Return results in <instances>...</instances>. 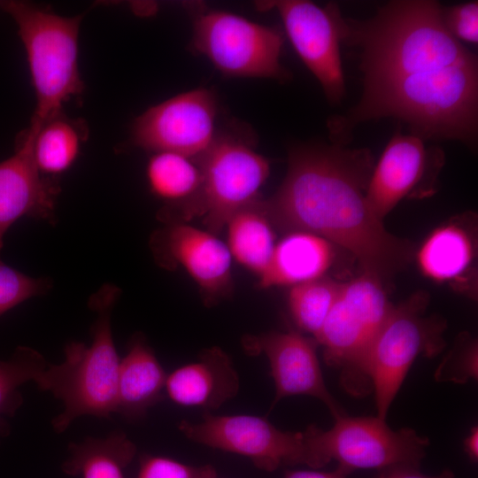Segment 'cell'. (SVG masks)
I'll use <instances>...</instances> for the list:
<instances>
[{"mask_svg":"<svg viewBox=\"0 0 478 478\" xmlns=\"http://www.w3.org/2000/svg\"><path fill=\"white\" fill-rule=\"evenodd\" d=\"M228 250L242 266L259 277L273 254L274 228L259 197L237 210L228 220Z\"/></svg>","mask_w":478,"mask_h":478,"instance_id":"44dd1931","label":"cell"},{"mask_svg":"<svg viewBox=\"0 0 478 478\" xmlns=\"http://www.w3.org/2000/svg\"><path fill=\"white\" fill-rule=\"evenodd\" d=\"M464 450L472 461L478 459V428L473 427L469 435L464 440Z\"/></svg>","mask_w":478,"mask_h":478,"instance_id":"d6a6232c","label":"cell"},{"mask_svg":"<svg viewBox=\"0 0 478 478\" xmlns=\"http://www.w3.org/2000/svg\"><path fill=\"white\" fill-rule=\"evenodd\" d=\"M69 456L62 471L82 478H125V469L136 454L135 444L121 431L104 437L89 436L79 443H70Z\"/></svg>","mask_w":478,"mask_h":478,"instance_id":"7402d4cb","label":"cell"},{"mask_svg":"<svg viewBox=\"0 0 478 478\" xmlns=\"http://www.w3.org/2000/svg\"><path fill=\"white\" fill-rule=\"evenodd\" d=\"M152 249L164 265L182 266L210 302L231 293V254L227 245L207 230L173 223L152 239Z\"/></svg>","mask_w":478,"mask_h":478,"instance_id":"2e32d148","label":"cell"},{"mask_svg":"<svg viewBox=\"0 0 478 478\" xmlns=\"http://www.w3.org/2000/svg\"><path fill=\"white\" fill-rule=\"evenodd\" d=\"M178 428L193 442L244 456L265 471L299 464L320 467L316 451L319 427L314 424L304 431H284L260 416L205 412L202 420H181Z\"/></svg>","mask_w":478,"mask_h":478,"instance_id":"ba28073f","label":"cell"},{"mask_svg":"<svg viewBox=\"0 0 478 478\" xmlns=\"http://www.w3.org/2000/svg\"><path fill=\"white\" fill-rule=\"evenodd\" d=\"M466 217L453 219L434 229L416 251L420 271L437 282L466 290L474 281L476 260L474 227Z\"/></svg>","mask_w":478,"mask_h":478,"instance_id":"ac0fdd59","label":"cell"},{"mask_svg":"<svg viewBox=\"0 0 478 478\" xmlns=\"http://www.w3.org/2000/svg\"><path fill=\"white\" fill-rule=\"evenodd\" d=\"M394 305L382 280L362 272L341 282L335 300L315 336L325 363L340 373V384L351 396L373 393L368 370L371 346Z\"/></svg>","mask_w":478,"mask_h":478,"instance_id":"5b68a950","label":"cell"},{"mask_svg":"<svg viewBox=\"0 0 478 478\" xmlns=\"http://www.w3.org/2000/svg\"><path fill=\"white\" fill-rule=\"evenodd\" d=\"M34 134L18 138L15 151L0 162V253L9 227L22 217L55 224L60 193L58 177L42 174L33 156Z\"/></svg>","mask_w":478,"mask_h":478,"instance_id":"9a60e30c","label":"cell"},{"mask_svg":"<svg viewBox=\"0 0 478 478\" xmlns=\"http://www.w3.org/2000/svg\"><path fill=\"white\" fill-rule=\"evenodd\" d=\"M319 343L301 332H269L247 339L246 349L263 353L268 359L274 383L271 410L281 399L305 395L321 401L334 419L346 415L329 392L317 357Z\"/></svg>","mask_w":478,"mask_h":478,"instance_id":"5bb4252c","label":"cell"},{"mask_svg":"<svg viewBox=\"0 0 478 478\" xmlns=\"http://www.w3.org/2000/svg\"><path fill=\"white\" fill-rule=\"evenodd\" d=\"M238 374L228 356L219 348L204 351L197 361L167 374L165 393L181 406L215 410L236 396Z\"/></svg>","mask_w":478,"mask_h":478,"instance_id":"e0dca14e","label":"cell"},{"mask_svg":"<svg viewBox=\"0 0 478 478\" xmlns=\"http://www.w3.org/2000/svg\"><path fill=\"white\" fill-rule=\"evenodd\" d=\"M262 8H275L297 55L316 77L332 104L345 95L341 43V12L335 3L320 7L306 0L263 2Z\"/></svg>","mask_w":478,"mask_h":478,"instance_id":"7c38bea8","label":"cell"},{"mask_svg":"<svg viewBox=\"0 0 478 478\" xmlns=\"http://www.w3.org/2000/svg\"><path fill=\"white\" fill-rule=\"evenodd\" d=\"M429 296L418 291L393 306L368 355L377 415L385 420L414 360L434 358L445 347L446 320L427 315Z\"/></svg>","mask_w":478,"mask_h":478,"instance_id":"8992f818","label":"cell"},{"mask_svg":"<svg viewBox=\"0 0 478 478\" xmlns=\"http://www.w3.org/2000/svg\"><path fill=\"white\" fill-rule=\"evenodd\" d=\"M434 379L438 382L466 383L478 379V343L467 332L460 333L452 348L437 366Z\"/></svg>","mask_w":478,"mask_h":478,"instance_id":"4316f807","label":"cell"},{"mask_svg":"<svg viewBox=\"0 0 478 478\" xmlns=\"http://www.w3.org/2000/svg\"><path fill=\"white\" fill-rule=\"evenodd\" d=\"M0 8L15 21L24 45L36 106L30 127L39 130L61 114L63 105L83 91L78 68L81 16L63 17L22 1H3Z\"/></svg>","mask_w":478,"mask_h":478,"instance_id":"277c9868","label":"cell"},{"mask_svg":"<svg viewBox=\"0 0 478 478\" xmlns=\"http://www.w3.org/2000/svg\"><path fill=\"white\" fill-rule=\"evenodd\" d=\"M167 374L145 339L135 335L120 359L116 413L128 420L145 416L164 397Z\"/></svg>","mask_w":478,"mask_h":478,"instance_id":"ffe728a7","label":"cell"},{"mask_svg":"<svg viewBox=\"0 0 478 478\" xmlns=\"http://www.w3.org/2000/svg\"><path fill=\"white\" fill-rule=\"evenodd\" d=\"M348 474L336 467L333 472H318L311 470L287 471L284 478H346Z\"/></svg>","mask_w":478,"mask_h":478,"instance_id":"1f68e13d","label":"cell"},{"mask_svg":"<svg viewBox=\"0 0 478 478\" xmlns=\"http://www.w3.org/2000/svg\"><path fill=\"white\" fill-rule=\"evenodd\" d=\"M441 8L397 0L366 20L342 16L341 42L359 51L363 92L346 114L328 120L332 143L345 146L358 124L389 117L423 141L476 144L477 57L446 30Z\"/></svg>","mask_w":478,"mask_h":478,"instance_id":"6da1fadb","label":"cell"},{"mask_svg":"<svg viewBox=\"0 0 478 478\" xmlns=\"http://www.w3.org/2000/svg\"><path fill=\"white\" fill-rule=\"evenodd\" d=\"M441 17L444 27L455 39L472 44L477 43V1L442 7Z\"/></svg>","mask_w":478,"mask_h":478,"instance_id":"f546056e","label":"cell"},{"mask_svg":"<svg viewBox=\"0 0 478 478\" xmlns=\"http://www.w3.org/2000/svg\"><path fill=\"white\" fill-rule=\"evenodd\" d=\"M283 36L275 28L220 10L194 12L192 47L232 77L289 78L280 57Z\"/></svg>","mask_w":478,"mask_h":478,"instance_id":"9c48e42d","label":"cell"},{"mask_svg":"<svg viewBox=\"0 0 478 478\" xmlns=\"http://www.w3.org/2000/svg\"><path fill=\"white\" fill-rule=\"evenodd\" d=\"M217 101L212 90L176 95L141 114L134 122L132 143L152 152L169 151L192 158L214 142Z\"/></svg>","mask_w":478,"mask_h":478,"instance_id":"8fae6325","label":"cell"},{"mask_svg":"<svg viewBox=\"0 0 478 478\" xmlns=\"http://www.w3.org/2000/svg\"><path fill=\"white\" fill-rule=\"evenodd\" d=\"M216 474L212 466H191L166 457L143 454L136 478H209Z\"/></svg>","mask_w":478,"mask_h":478,"instance_id":"f1b7e54d","label":"cell"},{"mask_svg":"<svg viewBox=\"0 0 478 478\" xmlns=\"http://www.w3.org/2000/svg\"><path fill=\"white\" fill-rule=\"evenodd\" d=\"M377 478H454V474L450 469H444L439 474L428 475L422 474L416 466H397L382 469Z\"/></svg>","mask_w":478,"mask_h":478,"instance_id":"4dcf8cb0","label":"cell"},{"mask_svg":"<svg viewBox=\"0 0 478 478\" xmlns=\"http://www.w3.org/2000/svg\"><path fill=\"white\" fill-rule=\"evenodd\" d=\"M341 286V282L322 276L291 287L288 305L291 318L304 333L313 338L320 332Z\"/></svg>","mask_w":478,"mask_h":478,"instance_id":"484cf974","label":"cell"},{"mask_svg":"<svg viewBox=\"0 0 478 478\" xmlns=\"http://www.w3.org/2000/svg\"><path fill=\"white\" fill-rule=\"evenodd\" d=\"M430 443L411 428L395 430L378 416L335 419L334 426L319 428L317 454L320 467L331 460L347 474L357 469L420 467Z\"/></svg>","mask_w":478,"mask_h":478,"instance_id":"30bf717a","label":"cell"},{"mask_svg":"<svg viewBox=\"0 0 478 478\" xmlns=\"http://www.w3.org/2000/svg\"><path fill=\"white\" fill-rule=\"evenodd\" d=\"M335 258V246L307 232H291L275 244L258 277V287L297 285L325 276Z\"/></svg>","mask_w":478,"mask_h":478,"instance_id":"d6986e66","label":"cell"},{"mask_svg":"<svg viewBox=\"0 0 478 478\" xmlns=\"http://www.w3.org/2000/svg\"><path fill=\"white\" fill-rule=\"evenodd\" d=\"M195 159L201 182L197 191L181 202V216L186 220L204 216L207 231L217 235L237 210L258 198L269 163L251 146L229 135H217Z\"/></svg>","mask_w":478,"mask_h":478,"instance_id":"52a82bcc","label":"cell"},{"mask_svg":"<svg viewBox=\"0 0 478 478\" xmlns=\"http://www.w3.org/2000/svg\"><path fill=\"white\" fill-rule=\"evenodd\" d=\"M51 280L24 274L0 260V317L24 301L46 294Z\"/></svg>","mask_w":478,"mask_h":478,"instance_id":"83f0119b","label":"cell"},{"mask_svg":"<svg viewBox=\"0 0 478 478\" xmlns=\"http://www.w3.org/2000/svg\"><path fill=\"white\" fill-rule=\"evenodd\" d=\"M209 478H218L217 474H214V475H212V476H211V477H209Z\"/></svg>","mask_w":478,"mask_h":478,"instance_id":"836d02e7","label":"cell"},{"mask_svg":"<svg viewBox=\"0 0 478 478\" xmlns=\"http://www.w3.org/2000/svg\"><path fill=\"white\" fill-rule=\"evenodd\" d=\"M146 173L152 193L169 201L189 199L201 182L200 169L195 158L169 151L154 152Z\"/></svg>","mask_w":478,"mask_h":478,"instance_id":"cb8c5ba5","label":"cell"},{"mask_svg":"<svg viewBox=\"0 0 478 478\" xmlns=\"http://www.w3.org/2000/svg\"><path fill=\"white\" fill-rule=\"evenodd\" d=\"M120 289L104 284L89 299L96 313L92 342H71L60 364H50L34 380L37 388L50 392L63 403V411L51 421L63 433L79 417L110 418L116 413L117 383L120 358L112 331V312Z\"/></svg>","mask_w":478,"mask_h":478,"instance_id":"3957f363","label":"cell"},{"mask_svg":"<svg viewBox=\"0 0 478 478\" xmlns=\"http://www.w3.org/2000/svg\"><path fill=\"white\" fill-rule=\"evenodd\" d=\"M374 166L368 149L305 144L289 155L286 176L264 205L274 229L317 235L351 252L382 281L403 270L415 247L371 212L366 191Z\"/></svg>","mask_w":478,"mask_h":478,"instance_id":"7a4b0ae2","label":"cell"},{"mask_svg":"<svg viewBox=\"0 0 478 478\" xmlns=\"http://www.w3.org/2000/svg\"><path fill=\"white\" fill-rule=\"evenodd\" d=\"M48 362L37 351L19 346L10 358L0 360V443L10 432L7 418L13 417L23 403L19 387L36 378Z\"/></svg>","mask_w":478,"mask_h":478,"instance_id":"d4e9b609","label":"cell"},{"mask_svg":"<svg viewBox=\"0 0 478 478\" xmlns=\"http://www.w3.org/2000/svg\"><path fill=\"white\" fill-rule=\"evenodd\" d=\"M443 160L439 148L397 129L369 178L366 200L371 212L382 221L402 199L431 195Z\"/></svg>","mask_w":478,"mask_h":478,"instance_id":"4fadbf2b","label":"cell"},{"mask_svg":"<svg viewBox=\"0 0 478 478\" xmlns=\"http://www.w3.org/2000/svg\"><path fill=\"white\" fill-rule=\"evenodd\" d=\"M84 125L61 114L45 122L34 137L33 156L40 172L57 177L76 160L82 141Z\"/></svg>","mask_w":478,"mask_h":478,"instance_id":"603a6c76","label":"cell"}]
</instances>
